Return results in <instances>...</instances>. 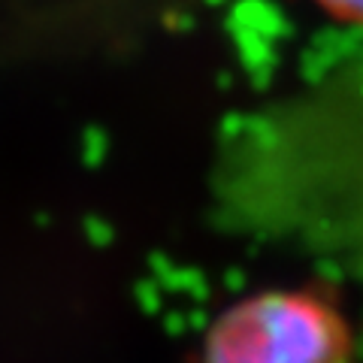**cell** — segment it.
I'll use <instances>...</instances> for the list:
<instances>
[{"label":"cell","instance_id":"cell-1","mask_svg":"<svg viewBox=\"0 0 363 363\" xmlns=\"http://www.w3.org/2000/svg\"><path fill=\"white\" fill-rule=\"evenodd\" d=\"M200 363H351V330L315 291H257L212 321Z\"/></svg>","mask_w":363,"mask_h":363},{"label":"cell","instance_id":"cell-2","mask_svg":"<svg viewBox=\"0 0 363 363\" xmlns=\"http://www.w3.org/2000/svg\"><path fill=\"white\" fill-rule=\"evenodd\" d=\"M315 4L345 25H363V0H315Z\"/></svg>","mask_w":363,"mask_h":363}]
</instances>
